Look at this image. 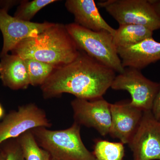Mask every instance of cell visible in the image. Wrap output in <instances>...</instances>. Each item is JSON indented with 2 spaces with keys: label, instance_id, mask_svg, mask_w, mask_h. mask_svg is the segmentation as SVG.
<instances>
[{
  "label": "cell",
  "instance_id": "cell-1",
  "mask_svg": "<svg viewBox=\"0 0 160 160\" xmlns=\"http://www.w3.org/2000/svg\"><path fill=\"white\" fill-rule=\"evenodd\" d=\"M115 72L80 50L74 61L55 68L40 87L45 99L66 93L92 100L103 97L111 87Z\"/></svg>",
  "mask_w": 160,
  "mask_h": 160
},
{
  "label": "cell",
  "instance_id": "cell-2",
  "mask_svg": "<svg viewBox=\"0 0 160 160\" xmlns=\"http://www.w3.org/2000/svg\"><path fill=\"white\" fill-rule=\"evenodd\" d=\"M79 52L66 25L53 23L39 34L20 42L11 52L23 59L38 60L56 68L74 61Z\"/></svg>",
  "mask_w": 160,
  "mask_h": 160
},
{
  "label": "cell",
  "instance_id": "cell-3",
  "mask_svg": "<svg viewBox=\"0 0 160 160\" xmlns=\"http://www.w3.org/2000/svg\"><path fill=\"white\" fill-rule=\"evenodd\" d=\"M81 126L73 122L66 129L52 130L37 127L31 131L40 147L53 160H98L81 138Z\"/></svg>",
  "mask_w": 160,
  "mask_h": 160
},
{
  "label": "cell",
  "instance_id": "cell-4",
  "mask_svg": "<svg viewBox=\"0 0 160 160\" xmlns=\"http://www.w3.org/2000/svg\"><path fill=\"white\" fill-rule=\"evenodd\" d=\"M66 26L80 50L115 72L120 73L124 71L113 35L110 32L106 30L92 31L74 22Z\"/></svg>",
  "mask_w": 160,
  "mask_h": 160
},
{
  "label": "cell",
  "instance_id": "cell-5",
  "mask_svg": "<svg viewBox=\"0 0 160 160\" xmlns=\"http://www.w3.org/2000/svg\"><path fill=\"white\" fill-rule=\"evenodd\" d=\"M120 25H142L160 29V19L149 0H107L98 3Z\"/></svg>",
  "mask_w": 160,
  "mask_h": 160
},
{
  "label": "cell",
  "instance_id": "cell-6",
  "mask_svg": "<svg viewBox=\"0 0 160 160\" xmlns=\"http://www.w3.org/2000/svg\"><path fill=\"white\" fill-rule=\"evenodd\" d=\"M159 87V83L147 78L141 70L125 67L122 73L116 76L110 88L129 92L131 97L130 104L144 112L151 110Z\"/></svg>",
  "mask_w": 160,
  "mask_h": 160
},
{
  "label": "cell",
  "instance_id": "cell-7",
  "mask_svg": "<svg viewBox=\"0 0 160 160\" xmlns=\"http://www.w3.org/2000/svg\"><path fill=\"white\" fill-rule=\"evenodd\" d=\"M52 124L46 112L33 103L19 106L3 117L0 122V145L4 141L16 138L28 130L43 127L49 128Z\"/></svg>",
  "mask_w": 160,
  "mask_h": 160
},
{
  "label": "cell",
  "instance_id": "cell-8",
  "mask_svg": "<svg viewBox=\"0 0 160 160\" xmlns=\"http://www.w3.org/2000/svg\"><path fill=\"white\" fill-rule=\"evenodd\" d=\"M133 160H160V119L143 112L137 130L128 144Z\"/></svg>",
  "mask_w": 160,
  "mask_h": 160
},
{
  "label": "cell",
  "instance_id": "cell-9",
  "mask_svg": "<svg viewBox=\"0 0 160 160\" xmlns=\"http://www.w3.org/2000/svg\"><path fill=\"white\" fill-rule=\"evenodd\" d=\"M74 122L92 128L102 136L109 134L111 124L110 103L103 97L92 100L76 98L71 102Z\"/></svg>",
  "mask_w": 160,
  "mask_h": 160
},
{
  "label": "cell",
  "instance_id": "cell-10",
  "mask_svg": "<svg viewBox=\"0 0 160 160\" xmlns=\"http://www.w3.org/2000/svg\"><path fill=\"white\" fill-rule=\"evenodd\" d=\"M8 11V9L0 8V30L3 38L0 58L8 54L23 40L37 35L53 23L25 22L11 16Z\"/></svg>",
  "mask_w": 160,
  "mask_h": 160
},
{
  "label": "cell",
  "instance_id": "cell-11",
  "mask_svg": "<svg viewBox=\"0 0 160 160\" xmlns=\"http://www.w3.org/2000/svg\"><path fill=\"white\" fill-rule=\"evenodd\" d=\"M111 124L109 135L123 144H128L139 126L143 111L128 102L110 104Z\"/></svg>",
  "mask_w": 160,
  "mask_h": 160
},
{
  "label": "cell",
  "instance_id": "cell-12",
  "mask_svg": "<svg viewBox=\"0 0 160 160\" xmlns=\"http://www.w3.org/2000/svg\"><path fill=\"white\" fill-rule=\"evenodd\" d=\"M124 68L141 70L160 60V42L153 38L143 40L133 46L117 48Z\"/></svg>",
  "mask_w": 160,
  "mask_h": 160
},
{
  "label": "cell",
  "instance_id": "cell-13",
  "mask_svg": "<svg viewBox=\"0 0 160 160\" xmlns=\"http://www.w3.org/2000/svg\"><path fill=\"white\" fill-rule=\"evenodd\" d=\"M65 6L73 15L74 23L93 31L106 30L113 35L116 29L102 17L93 0H67Z\"/></svg>",
  "mask_w": 160,
  "mask_h": 160
},
{
  "label": "cell",
  "instance_id": "cell-14",
  "mask_svg": "<svg viewBox=\"0 0 160 160\" xmlns=\"http://www.w3.org/2000/svg\"><path fill=\"white\" fill-rule=\"evenodd\" d=\"M0 58V79L3 85L12 90L27 89L30 83L24 59L9 53Z\"/></svg>",
  "mask_w": 160,
  "mask_h": 160
},
{
  "label": "cell",
  "instance_id": "cell-15",
  "mask_svg": "<svg viewBox=\"0 0 160 160\" xmlns=\"http://www.w3.org/2000/svg\"><path fill=\"white\" fill-rule=\"evenodd\" d=\"M153 34V31L142 25H120L113 35V42L117 48L133 46L152 38Z\"/></svg>",
  "mask_w": 160,
  "mask_h": 160
},
{
  "label": "cell",
  "instance_id": "cell-16",
  "mask_svg": "<svg viewBox=\"0 0 160 160\" xmlns=\"http://www.w3.org/2000/svg\"><path fill=\"white\" fill-rule=\"evenodd\" d=\"M25 160H52L50 154L39 146L31 130L17 138Z\"/></svg>",
  "mask_w": 160,
  "mask_h": 160
},
{
  "label": "cell",
  "instance_id": "cell-17",
  "mask_svg": "<svg viewBox=\"0 0 160 160\" xmlns=\"http://www.w3.org/2000/svg\"><path fill=\"white\" fill-rule=\"evenodd\" d=\"M124 144L106 140L95 141L92 153L98 160H122L125 156Z\"/></svg>",
  "mask_w": 160,
  "mask_h": 160
},
{
  "label": "cell",
  "instance_id": "cell-18",
  "mask_svg": "<svg viewBox=\"0 0 160 160\" xmlns=\"http://www.w3.org/2000/svg\"><path fill=\"white\" fill-rule=\"evenodd\" d=\"M30 85L41 86L53 72L55 67L32 59H24Z\"/></svg>",
  "mask_w": 160,
  "mask_h": 160
},
{
  "label": "cell",
  "instance_id": "cell-19",
  "mask_svg": "<svg viewBox=\"0 0 160 160\" xmlns=\"http://www.w3.org/2000/svg\"><path fill=\"white\" fill-rule=\"evenodd\" d=\"M57 2L58 1L56 0L21 1L15 12L14 17L25 22H31L32 19L38 12L45 6Z\"/></svg>",
  "mask_w": 160,
  "mask_h": 160
},
{
  "label": "cell",
  "instance_id": "cell-20",
  "mask_svg": "<svg viewBox=\"0 0 160 160\" xmlns=\"http://www.w3.org/2000/svg\"><path fill=\"white\" fill-rule=\"evenodd\" d=\"M0 148L5 155L6 160H25L17 138L4 141L0 145Z\"/></svg>",
  "mask_w": 160,
  "mask_h": 160
},
{
  "label": "cell",
  "instance_id": "cell-21",
  "mask_svg": "<svg viewBox=\"0 0 160 160\" xmlns=\"http://www.w3.org/2000/svg\"><path fill=\"white\" fill-rule=\"evenodd\" d=\"M159 87L156 95L152 107V113L157 119H160V82Z\"/></svg>",
  "mask_w": 160,
  "mask_h": 160
},
{
  "label": "cell",
  "instance_id": "cell-22",
  "mask_svg": "<svg viewBox=\"0 0 160 160\" xmlns=\"http://www.w3.org/2000/svg\"><path fill=\"white\" fill-rule=\"evenodd\" d=\"M21 1H16V0L0 1V8H4L9 10L13 6L19 5Z\"/></svg>",
  "mask_w": 160,
  "mask_h": 160
},
{
  "label": "cell",
  "instance_id": "cell-23",
  "mask_svg": "<svg viewBox=\"0 0 160 160\" xmlns=\"http://www.w3.org/2000/svg\"><path fill=\"white\" fill-rule=\"evenodd\" d=\"M149 2L160 19V0H149Z\"/></svg>",
  "mask_w": 160,
  "mask_h": 160
},
{
  "label": "cell",
  "instance_id": "cell-24",
  "mask_svg": "<svg viewBox=\"0 0 160 160\" xmlns=\"http://www.w3.org/2000/svg\"><path fill=\"white\" fill-rule=\"evenodd\" d=\"M4 116V110L2 106L0 104V119Z\"/></svg>",
  "mask_w": 160,
  "mask_h": 160
},
{
  "label": "cell",
  "instance_id": "cell-25",
  "mask_svg": "<svg viewBox=\"0 0 160 160\" xmlns=\"http://www.w3.org/2000/svg\"><path fill=\"white\" fill-rule=\"evenodd\" d=\"M0 160H6L5 155L1 148H0Z\"/></svg>",
  "mask_w": 160,
  "mask_h": 160
},
{
  "label": "cell",
  "instance_id": "cell-26",
  "mask_svg": "<svg viewBox=\"0 0 160 160\" xmlns=\"http://www.w3.org/2000/svg\"></svg>",
  "mask_w": 160,
  "mask_h": 160
}]
</instances>
